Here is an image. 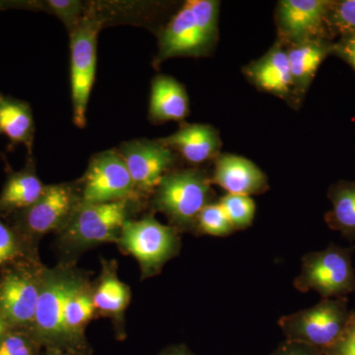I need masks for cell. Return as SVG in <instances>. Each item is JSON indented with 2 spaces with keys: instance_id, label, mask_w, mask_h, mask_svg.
<instances>
[{
  "instance_id": "cell-5",
  "label": "cell",
  "mask_w": 355,
  "mask_h": 355,
  "mask_svg": "<svg viewBox=\"0 0 355 355\" xmlns=\"http://www.w3.org/2000/svg\"><path fill=\"white\" fill-rule=\"evenodd\" d=\"M102 26L101 19L86 15L70 32V83L77 128H85L87 123L86 114L97 65L98 35Z\"/></svg>"
},
{
  "instance_id": "cell-9",
  "label": "cell",
  "mask_w": 355,
  "mask_h": 355,
  "mask_svg": "<svg viewBox=\"0 0 355 355\" xmlns=\"http://www.w3.org/2000/svg\"><path fill=\"white\" fill-rule=\"evenodd\" d=\"M41 272L17 263L0 275V311L11 330L29 331L40 294Z\"/></svg>"
},
{
  "instance_id": "cell-1",
  "label": "cell",
  "mask_w": 355,
  "mask_h": 355,
  "mask_svg": "<svg viewBox=\"0 0 355 355\" xmlns=\"http://www.w3.org/2000/svg\"><path fill=\"white\" fill-rule=\"evenodd\" d=\"M219 11L217 0L184 2L159 33L156 64L172 58L209 55L218 40Z\"/></svg>"
},
{
  "instance_id": "cell-3",
  "label": "cell",
  "mask_w": 355,
  "mask_h": 355,
  "mask_svg": "<svg viewBox=\"0 0 355 355\" xmlns=\"http://www.w3.org/2000/svg\"><path fill=\"white\" fill-rule=\"evenodd\" d=\"M354 247L330 243L320 251L301 259L300 270L293 286L298 291L317 292L322 299L347 297L355 293Z\"/></svg>"
},
{
  "instance_id": "cell-31",
  "label": "cell",
  "mask_w": 355,
  "mask_h": 355,
  "mask_svg": "<svg viewBox=\"0 0 355 355\" xmlns=\"http://www.w3.org/2000/svg\"><path fill=\"white\" fill-rule=\"evenodd\" d=\"M331 55L340 58L355 72V33L336 39Z\"/></svg>"
},
{
  "instance_id": "cell-11",
  "label": "cell",
  "mask_w": 355,
  "mask_h": 355,
  "mask_svg": "<svg viewBox=\"0 0 355 355\" xmlns=\"http://www.w3.org/2000/svg\"><path fill=\"white\" fill-rule=\"evenodd\" d=\"M330 0H280L275 10L277 40L284 46L333 41L327 25Z\"/></svg>"
},
{
  "instance_id": "cell-2",
  "label": "cell",
  "mask_w": 355,
  "mask_h": 355,
  "mask_svg": "<svg viewBox=\"0 0 355 355\" xmlns=\"http://www.w3.org/2000/svg\"><path fill=\"white\" fill-rule=\"evenodd\" d=\"M211 176L198 168L173 170L160 182L155 191L154 205L176 227H197L202 210L214 202Z\"/></svg>"
},
{
  "instance_id": "cell-18",
  "label": "cell",
  "mask_w": 355,
  "mask_h": 355,
  "mask_svg": "<svg viewBox=\"0 0 355 355\" xmlns=\"http://www.w3.org/2000/svg\"><path fill=\"white\" fill-rule=\"evenodd\" d=\"M189 114L190 98L183 84L166 74L154 77L149 99V120L154 123L183 121Z\"/></svg>"
},
{
  "instance_id": "cell-10",
  "label": "cell",
  "mask_w": 355,
  "mask_h": 355,
  "mask_svg": "<svg viewBox=\"0 0 355 355\" xmlns=\"http://www.w3.org/2000/svg\"><path fill=\"white\" fill-rule=\"evenodd\" d=\"M79 205L80 195L72 184L46 186L38 202L18 212L16 231L24 241L46 234L65 225Z\"/></svg>"
},
{
  "instance_id": "cell-28",
  "label": "cell",
  "mask_w": 355,
  "mask_h": 355,
  "mask_svg": "<svg viewBox=\"0 0 355 355\" xmlns=\"http://www.w3.org/2000/svg\"><path fill=\"white\" fill-rule=\"evenodd\" d=\"M24 240L0 221V268L25 257Z\"/></svg>"
},
{
  "instance_id": "cell-29",
  "label": "cell",
  "mask_w": 355,
  "mask_h": 355,
  "mask_svg": "<svg viewBox=\"0 0 355 355\" xmlns=\"http://www.w3.org/2000/svg\"><path fill=\"white\" fill-rule=\"evenodd\" d=\"M322 352L324 355H355V311H352L347 328L338 342Z\"/></svg>"
},
{
  "instance_id": "cell-17",
  "label": "cell",
  "mask_w": 355,
  "mask_h": 355,
  "mask_svg": "<svg viewBox=\"0 0 355 355\" xmlns=\"http://www.w3.org/2000/svg\"><path fill=\"white\" fill-rule=\"evenodd\" d=\"M334 42L316 40L286 46L293 86L294 105L300 106L316 76L318 69L331 55Z\"/></svg>"
},
{
  "instance_id": "cell-24",
  "label": "cell",
  "mask_w": 355,
  "mask_h": 355,
  "mask_svg": "<svg viewBox=\"0 0 355 355\" xmlns=\"http://www.w3.org/2000/svg\"><path fill=\"white\" fill-rule=\"evenodd\" d=\"M327 25L333 41L355 33V0H330Z\"/></svg>"
},
{
  "instance_id": "cell-7",
  "label": "cell",
  "mask_w": 355,
  "mask_h": 355,
  "mask_svg": "<svg viewBox=\"0 0 355 355\" xmlns=\"http://www.w3.org/2000/svg\"><path fill=\"white\" fill-rule=\"evenodd\" d=\"M139 193L118 149L93 156L83 180L80 205H96L133 198Z\"/></svg>"
},
{
  "instance_id": "cell-12",
  "label": "cell",
  "mask_w": 355,
  "mask_h": 355,
  "mask_svg": "<svg viewBox=\"0 0 355 355\" xmlns=\"http://www.w3.org/2000/svg\"><path fill=\"white\" fill-rule=\"evenodd\" d=\"M77 280L62 273L41 272L40 294L29 333L38 343H69L64 327V303Z\"/></svg>"
},
{
  "instance_id": "cell-20",
  "label": "cell",
  "mask_w": 355,
  "mask_h": 355,
  "mask_svg": "<svg viewBox=\"0 0 355 355\" xmlns=\"http://www.w3.org/2000/svg\"><path fill=\"white\" fill-rule=\"evenodd\" d=\"M46 186L37 176L32 157L24 169L9 175L0 193V214H13L29 209L44 193Z\"/></svg>"
},
{
  "instance_id": "cell-32",
  "label": "cell",
  "mask_w": 355,
  "mask_h": 355,
  "mask_svg": "<svg viewBox=\"0 0 355 355\" xmlns=\"http://www.w3.org/2000/svg\"><path fill=\"white\" fill-rule=\"evenodd\" d=\"M270 355H324V354L321 350L309 345L286 340Z\"/></svg>"
},
{
  "instance_id": "cell-25",
  "label": "cell",
  "mask_w": 355,
  "mask_h": 355,
  "mask_svg": "<svg viewBox=\"0 0 355 355\" xmlns=\"http://www.w3.org/2000/svg\"><path fill=\"white\" fill-rule=\"evenodd\" d=\"M219 203L234 230H243L253 223L256 203L251 197L227 193L219 200Z\"/></svg>"
},
{
  "instance_id": "cell-21",
  "label": "cell",
  "mask_w": 355,
  "mask_h": 355,
  "mask_svg": "<svg viewBox=\"0 0 355 355\" xmlns=\"http://www.w3.org/2000/svg\"><path fill=\"white\" fill-rule=\"evenodd\" d=\"M328 198L331 209L324 214L327 226L355 242V181L340 180L331 184Z\"/></svg>"
},
{
  "instance_id": "cell-34",
  "label": "cell",
  "mask_w": 355,
  "mask_h": 355,
  "mask_svg": "<svg viewBox=\"0 0 355 355\" xmlns=\"http://www.w3.org/2000/svg\"><path fill=\"white\" fill-rule=\"evenodd\" d=\"M10 331V327L7 324L3 315H2L1 311H0V338H1L2 336H6V334L9 333Z\"/></svg>"
},
{
  "instance_id": "cell-8",
  "label": "cell",
  "mask_w": 355,
  "mask_h": 355,
  "mask_svg": "<svg viewBox=\"0 0 355 355\" xmlns=\"http://www.w3.org/2000/svg\"><path fill=\"white\" fill-rule=\"evenodd\" d=\"M132 198L116 202L79 205L65 224V237L76 245L116 241L128 220Z\"/></svg>"
},
{
  "instance_id": "cell-30",
  "label": "cell",
  "mask_w": 355,
  "mask_h": 355,
  "mask_svg": "<svg viewBox=\"0 0 355 355\" xmlns=\"http://www.w3.org/2000/svg\"><path fill=\"white\" fill-rule=\"evenodd\" d=\"M49 6L53 9V12L67 26V29L71 32L83 16L80 14V4L72 1H50Z\"/></svg>"
},
{
  "instance_id": "cell-33",
  "label": "cell",
  "mask_w": 355,
  "mask_h": 355,
  "mask_svg": "<svg viewBox=\"0 0 355 355\" xmlns=\"http://www.w3.org/2000/svg\"><path fill=\"white\" fill-rule=\"evenodd\" d=\"M160 355H193L191 354L190 350L187 349L186 347H172V349H167L166 352H162Z\"/></svg>"
},
{
  "instance_id": "cell-22",
  "label": "cell",
  "mask_w": 355,
  "mask_h": 355,
  "mask_svg": "<svg viewBox=\"0 0 355 355\" xmlns=\"http://www.w3.org/2000/svg\"><path fill=\"white\" fill-rule=\"evenodd\" d=\"M95 306L93 296L77 280L67 295L64 309V327L69 342H77L93 316Z\"/></svg>"
},
{
  "instance_id": "cell-23",
  "label": "cell",
  "mask_w": 355,
  "mask_h": 355,
  "mask_svg": "<svg viewBox=\"0 0 355 355\" xmlns=\"http://www.w3.org/2000/svg\"><path fill=\"white\" fill-rule=\"evenodd\" d=\"M128 298V286L112 275L103 279L93 295L95 309L109 314L121 313L127 307Z\"/></svg>"
},
{
  "instance_id": "cell-16",
  "label": "cell",
  "mask_w": 355,
  "mask_h": 355,
  "mask_svg": "<svg viewBox=\"0 0 355 355\" xmlns=\"http://www.w3.org/2000/svg\"><path fill=\"white\" fill-rule=\"evenodd\" d=\"M158 140L195 166L216 160L222 147L220 133L205 123H182L176 132Z\"/></svg>"
},
{
  "instance_id": "cell-14",
  "label": "cell",
  "mask_w": 355,
  "mask_h": 355,
  "mask_svg": "<svg viewBox=\"0 0 355 355\" xmlns=\"http://www.w3.org/2000/svg\"><path fill=\"white\" fill-rule=\"evenodd\" d=\"M243 72L258 90L277 96L295 107L286 48L279 40L263 57L243 67Z\"/></svg>"
},
{
  "instance_id": "cell-19",
  "label": "cell",
  "mask_w": 355,
  "mask_h": 355,
  "mask_svg": "<svg viewBox=\"0 0 355 355\" xmlns=\"http://www.w3.org/2000/svg\"><path fill=\"white\" fill-rule=\"evenodd\" d=\"M0 135H6L11 148L25 146L32 157L35 121L29 103L0 93Z\"/></svg>"
},
{
  "instance_id": "cell-6",
  "label": "cell",
  "mask_w": 355,
  "mask_h": 355,
  "mask_svg": "<svg viewBox=\"0 0 355 355\" xmlns=\"http://www.w3.org/2000/svg\"><path fill=\"white\" fill-rule=\"evenodd\" d=\"M119 241L149 275L157 272L179 249L177 228L166 226L151 216L141 220L128 219Z\"/></svg>"
},
{
  "instance_id": "cell-26",
  "label": "cell",
  "mask_w": 355,
  "mask_h": 355,
  "mask_svg": "<svg viewBox=\"0 0 355 355\" xmlns=\"http://www.w3.org/2000/svg\"><path fill=\"white\" fill-rule=\"evenodd\" d=\"M197 228L202 234L214 237H224L235 231L219 202L209 203L202 210L198 218Z\"/></svg>"
},
{
  "instance_id": "cell-27",
  "label": "cell",
  "mask_w": 355,
  "mask_h": 355,
  "mask_svg": "<svg viewBox=\"0 0 355 355\" xmlns=\"http://www.w3.org/2000/svg\"><path fill=\"white\" fill-rule=\"evenodd\" d=\"M37 345L29 331L11 330L0 338V355H37Z\"/></svg>"
},
{
  "instance_id": "cell-4",
  "label": "cell",
  "mask_w": 355,
  "mask_h": 355,
  "mask_svg": "<svg viewBox=\"0 0 355 355\" xmlns=\"http://www.w3.org/2000/svg\"><path fill=\"white\" fill-rule=\"evenodd\" d=\"M352 312L347 297L322 299L313 307L280 318L277 324L286 340L324 352L342 336Z\"/></svg>"
},
{
  "instance_id": "cell-15",
  "label": "cell",
  "mask_w": 355,
  "mask_h": 355,
  "mask_svg": "<svg viewBox=\"0 0 355 355\" xmlns=\"http://www.w3.org/2000/svg\"><path fill=\"white\" fill-rule=\"evenodd\" d=\"M212 184L231 195H261L270 189L268 176L253 161L230 153H220L214 160Z\"/></svg>"
},
{
  "instance_id": "cell-35",
  "label": "cell",
  "mask_w": 355,
  "mask_h": 355,
  "mask_svg": "<svg viewBox=\"0 0 355 355\" xmlns=\"http://www.w3.org/2000/svg\"><path fill=\"white\" fill-rule=\"evenodd\" d=\"M46 355H70L69 354H64V352H60V350H53V352H49Z\"/></svg>"
},
{
  "instance_id": "cell-13",
  "label": "cell",
  "mask_w": 355,
  "mask_h": 355,
  "mask_svg": "<svg viewBox=\"0 0 355 355\" xmlns=\"http://www.w3.org/2000/svg\"><path fill=\"white\" fill-rule=\"evenodd\" d=\"M118 150L139 193L155 191L165 175L174 170L179 157L158 139L130 140Z\"/></svg>"
}]
</instances>
